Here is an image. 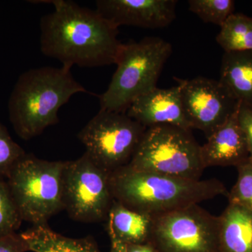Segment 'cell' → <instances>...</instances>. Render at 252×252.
<instances>
[{
	"mask_svg": "<svg viewBox=\"0 0 252 252\" xmlns=\"http://www.w3.org/2000/svg\"><path fill=\"white\" fill-rule=\"evenodd\" d=\"M54 10L40 21V47L44 56L63 66L95 67L117 64L123 43L119 28L96 10L69 0L51 1Z\"/></svg>",
	"mask_w": 252,
	"mask_h": 252,
	"instance_id": "cell-1",
	"label": "cell"
},
{
	"mask_svg": "<svg viewBox=\"0 0 252 252\" xmlns=\"http://www.w3.org/2000/svg\"><path fill=\"white\" fill-rule=\"evenodd\" d=\"M110 185L115 201L152 217L228 195L217 179L189 180L140 171L128 165L111 173Z\"/></svg>",
	"mask_w": 252,
	"mask_h": 252,
	"instance_id": "cell-2",
	"label": "cell"
},
{
	"mask_svg": "<svg viewBox=\"0 0 252 252\" xmlns=\"http://www.w3.org/2000/svg\"><path fill=\"white\" fill-rule=\"evenodd\" d=\"M71 68L42 67L18 77L8 103L10 122L21 139L29 140L59 122V109L74 94L86 93Z\"/></svg>",
	"mask_w": 252,
	"mask_h": 252,
	"instance_id": "cell-3",
	"label": "cell"
},
{
	"mask_svg": "<svg viewBox=\"0 0 252 252\" xmlns=\"http://www.w3.org/2000/svg\"><path fill=\"white\" fill-rule=\"evenodd\" d=\"M172 52L171 44L158 36L123 44L116 72L99 96L100 109L126 113L136 99L157 87Z\"/></svg>",
	"mask_w": 252,
	"mask_h": 252,
	"instance_id": "cell-4",
	"label": "cell"
},
{
	"mask_svg": "<svg viewBox=\"0 0 252 252\" xmlns=\"http://www.w3.org/2000/svg\"><path fill=\"white\" fill-rule=\"evenodd\" d=\"M64 165L65 161H49L28 154L16 164L6 182L23 221L48 225L64 210Z\"/></svg>",
	"mask_w": 252,
	"mask_h": 252,
	"instance_id": "cell-5",
	"label": "cell"
},
{
	"mask_svg": "<svg viewBox=\"0 0 252 252\" xmlns=\"http://www.w3.org/2000/svg\"><path fill=\"white\" fill-rule=\"evenodd\" d=\"M190 130L171 125L147 128L129 166L140 171L200 180L205 169L201 146Z\"/></svg>",
	"mask_w": 252,
	"mask_h": 252,
	"instance_id": "cell-6",
	"label": "cell"
},
{
	"mask_svg": "<svg viewBox=\"0 0 252 252\" xmlns=\"http://www.w3.org/2000/svg\"><path fill=\"white\" fill-rule=\"evenodd\" d=\"M146 130L126 113L99 109L77 137L85 153L112 173L130 163Z\"/></svg>",
	"mask_w": 252,
	"mask_h": 252,
	"instance_id": "cell-7",
	"label": "cell"
},
{
	"mask_svg": "<svg viewBox=\"0 0 252 252\" xmlns=\"http://www.w3.org/2000/svg\"><path fill=\"white\" fill-rule=\"evenodd\" d=\"M220 216L193 205L153 217L148 243L157 252H219Z\"/></svg>",
	"mask_w": 252,
	"mask_h": 252,
	"instance_id": "cell-8",
	"label": "cell"
},
{
	"mask_svg": "<svg viewBox=\"0 0 252 252\" xmlns=\"http://www.w3.org/2000/svg\"><path fill=\"white\" fill-rule=\"evenodd\" d=\"M110 175L86 153L77 160L65 161L63 202L71 218L84 223L107 219L114 201Z\"/></svg>",
	"mask_w": 252,
	"mask_h": 252,
	"instance_id": "cell-9",
	"label": "cell"
},
{
	"mask_svg": "<svg viewBox=\"0 0 252 252\" xmlns=\"http://www.w3.org/2000/svg\"><path fill=\"white\" fill-rule=\"evenodd\" d=\"M177 80L190 128L203 131L207 137L238 109L240 102L220 80L203 77Z\"/></svg>",
	"mask_w": 252,
	"mask_h": 252,
	"instance_id": "cell-10",
	"label": "cell"
},
{
	"mask_svg": "<svg viewBox=\"0 0 252 252\" xmlns=\"http://www.w3.org/2000/svg\"><path fill=\"white\" fill-rule=\"evenodd\" d=\"M177 0H97L96 11L116 28L167 27L176 18Z\"/></svg>",
	"mask_w": 252,
	"mask_h": 252,
	"instance_id": "cell-11",
	"label": "cell"
},
{
	"mask_svg": "<svg viewBox=\"0 0 252 252\" xmlns=\"http://www.w3.org/2000/svg\"><path fill=\"white\" fill-rule=\"evenodd\" d=\"M126 114L146 128L160 125L178 126L191 130L182 107L180 86L155 88L130 104Z\"/></svg>",
	"mask_w": 252,
	"mask_h": 252,
	"instance_id": "cell-12",
	"label": "cell"
},
{
	"mask_svg": "<svg viewBox=\"0 0 252 252\" xmlns=\"http://www.w3.org/2000/svg\"><path fill=\"white\" fill-rule=\"evenodd\" d=\"M238 111L207 137V142L201 146L205 168L237 167L250 158L248 142L238 122Z\"/></svg>",
	"mask_w": 252,
	"mask_h": 252,
	"instance_id": "cell-13",
	"label": "cell"
},
{
	"mask_svg": "<svg viewBox=\"0 0 252 252\" xmlns=\"http://www.w3.org/2000/svg\"><path fill=\"white\" fill-rule=\"evenodd\" d=\"M219 252H252V211L228 204L220 216Z\"/></svg>",
	"mask_w": 252,
	"mask_h": 252,
	"instance_id": "cell-14",
	"label": "cell"
},
{
	"mask_svg": "<svg viewBox=\"0 0 252 252\" xmlns=\"http://www.w3.org/2000/svg\"><path fill=\"white\" fill-rule=\"evenodd\" d=\"M220 81L240 104L252 109V51L224 52Z\"/></svg>",
	"mask_w": 252,
	"mask_h": 252,
	"instance_id": "cell-15",
	"label": "cell"
},
{
	"mask_svg": "<svg viewBox=\"0 0 252 252\" xmlns=\"http://www.w3.org/2000/svg\"><path fill=\"white\" fill-rule=\"evenodd\" d=\"M153 217L130 210L114 200L107 217V231L125 245L148 243Z\"/></svg>",
	"mask_w": 252,
	"mask_h": 252,
	"instance_id": "cell-16",
	"label": "cell"
},
{
	"mask_svg": "<svg viewBox=\"0 0 252 252\" xmlns=\"http://www.w3.org/2000/svg\"><path fill=\"white\" fill-rule=\"evenodd\" d=\"M28 252H102L94 238H72L59 234L49 225H33L20 233Z\"/></svg>",
	"mask_w": 252,
	"mask_h": 252,
	"instance_id": "cell-17",
	"label": "cell"
},
{
	"mask_svg": "<svg viewBox=\"0 0 252 252\" xmlns=\"http://www.w3.org/2000/svg\"><path fill=\"white\" fill-rule=\"evenodd\" d=\"M216 40L224 52L252 51V17L232 14L220 27Z\"/></svg>",
	"mask_w": 252,
	"mask_h": 252,
	"instance_id": "cell-18",
	"label": "cell"
},
{
	"mask_svg": "<svg viewBox=\"0 0 252 252\" xmlns=\"http://www.w3.org/2000/svg\"><path fill=\"white\" fill-rule=\"evenodd\" d=\"M189 9L202 21L221 27L234 14L233 0H189Z\"/></svg>",
	"mask_w": 252,
	"mask_h": 252,
	"instance_id": "cell-19",
	"label": "cell"
},
{
	"mask_svg": "<svg viewBox=\"0 0 252 252\" xmlns=\"http://www.w3.org/2000/svg\"><path fill=\"white\" fill-rule=\"evenodd\" d=\"M22 221L7 182L0 180V238L16 233Z\"/></svg>",
	"mask_w": 252,
	"mask_h": 252,
	"instance_id": "cell-20",
	"label": "cell"
},
{
	"mask_svg": "<svg viewBox=\"0 0 252 252\" xmlns=\"http://www.w3.org/2000/svg\"><path fill=\"white\" fill-rule=\"evenodd\" d=\"M236 167L238 180L228 193V201L252 211V160L249 158Z\"/></svg>",
	"mask_w": 252,
	"mask_h": 252,
	"instance_id": "cell-21",
	"label": "cell"
},
{
	"mask_svg": "<svg viewBox=\"0 0 252 252\" xmlns=\"http://www.w3.org/2000/svg\"><path fill=\"white\" fill-rule=\"evenodd\" d=\"M26 153L14 142L7 129L0 123V176L7 178L16 164Z\"/></svg>",
	"mask_w": 252,
	"mask_h": 252,
	"instance_id": "cell-22",
	"label": "cell"
},
{
	"mask_svg": "<svg viewBox=\"0 0 252 252\" xmlns=\"http://www.w3.org/2000/svg\"><path fill=\"white\" fill-rule=\"evenodd\" d=\"M238 119L239 124L248 142L250 158L252 160V109L240 103Z\"/></svg>",
	"mask_w": 252,
	"mask_h": 252,
	"instance_id": "cell-23",
	"label": "cell"
},
{
	"mask_svg": "<svg viewBox=\"0 0 252 252\" xmlns=\"http://www.w3.org/2000/svg\"><path fill=\"white\" fill-rule=\"evenodd\" d=\"M26 244L18 233L0 238V252H27Z\"/></svg>",
	"mask_w": 252,
	"mask_h": 252,
	"instance_id": "cell-24",
	"label": "cell"
},
{
	"mask_svg": "<svg viewBox=\"0 0 252 252\" xmlns=\"http://www.w3.org/2000/svg\"><path fill=\"white\" fill-rule=\"evenodd\" d=\"M126 252H157L149 243L125 245Z\"/></svg>",
	"mask_w": 252,
	"mask_h": 252,
	"instance_id": "cell-25",
	"label": "cell"
},
{
	"mask_svg": "<svg viewBox=\"0 0 252 252\" xmlns=\"http://www.w3.org/2000/svg\"><path fill=\"white\" fill-rule=\"evenodd\" d=\"M108 234L111 242V248L109 252H126L125 244L118 240L112 233L108 232Z\"/></svg>",
	"mask_w": 252,
	"mask_h": 252,
	"instance_id": "cell-26",
	"label": "cell"
}]
</instances>
